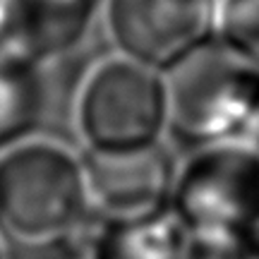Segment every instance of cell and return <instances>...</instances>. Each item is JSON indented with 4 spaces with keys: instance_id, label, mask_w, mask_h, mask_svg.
Here are the masks:
<instances>
[{
    "instance_id": "obj_12",
    "label": "cell",
    "mask_w": 259,
    "mask_h": 259,
    "mask_svg": "<svg viewBox=\"0 0 259 259\" xmlns=\"http://www.w3.org/2000/svg\"><path fill=\"white\" fill-rule=\"evenodd\" d=\"M0 259H8L5 257V250H3V242H0Z\"/></svg>"
},
{
    "instance_id": "obj_10",
    "label": "cell",
    "mask_w": 259,
    "mask_h": 259,
    "mask_svg": "<svg viewBox=\"0 0 259 259\" xmlns=\"http://www.w3.org/2000/svg\"><path fill=\"white\" fill-rule=\"evenodd\" d=\"M213 38L233 58L259 67V0H216Z\"/></svg>"
},
{
    "instance_id": "obj_7",
    "label": "cell",
    "mask_w": 259,
    "mask_h": 259,
    "mask_svg": "<svg viewBox=\"0 0 259 259\" xmlns=\"http://www.w3.org/2000/svg\"><path fill=\"white\" fill-rule=\"evenodd\" d=\"M103 0H3L0 53L46 70L92 34Z\"/></svg>"
},
{
    "instance_id": "obj_1",
    "label": "cell",
    "mask_w": 259,
    "mask_h": 259,
    "mask_svg": "<svg viewBox=\"0 0 259 259\" xmlns=\"http://www.w3.org/2000/svg\"><path fill=\"white\" fill-rule=\"evenodd\" d=\"M92 209L84 161L60 142L29 137L0 154V231L19 245H56Z\"/></svg>"
},
{
    "instance_id": "obj_6",
    "label": "cell",
    "mask_w": 259,
    "mask_h": 259,
    "mask_svg": "<svg viewBox=\"0 0 259 259\" xmlns=\"http://www.w3.org/2000/svg\"><path fill=\"white\" fill-rule=\"evenodd\" d=\"M92 209L103 219H130L168 209L178 163L163 142L135 151L82 156Z\"/></svg>"
},
{
    "instance_id": "obj_13",
    "label": "cell",
    "mask_w": 259,
    "mask_h": 259,
    "mask_svg": "<svg viewBox=\"0 0 259 259\" xmlns=\"http://www.w3.org/2000/svg\"><path fill=\"white\" fill-rule=\"evenodd\" d=\"M0 3H3V0H0Z\"/></svg>"
},
{
    "instance_id": "obj_8",
    "label": "cell",
    "mask_w": 259,
    "mask_h": 259,
    "mask_svg": "<svg viewBox=\"0 0 259 259\" xmlns=\"http://www.w3.org/2000/svg\"><path fill=\"white\" fill-rule=\"evenodd\" d=\"M87 259H190V240L170 209L103 219L84 250Z\"/></svg>"
},
{
    "instance_id": "obj_2",
    "label": "cell",
    "mask_w": 259,
    "mask_h": 259,
    "mask_svg": "<svg viewBox=\"0 0 259 259\" xmlns=\"http://www.w3.org/2000/svg\"><path fill=\"white\" fill-rule=\"evenodd\" d=\"M168 209L192 240L252 245L259 235V147H197L178 163Z\"/></svg>"
},
{
    "instance_id": "obj_5",
    "label": "cell",
    "mask_w": 259,
    "mask_h": 259,
    "mask_svg": "<svg viewBox=\"0 0 259 259\" xmlns=\"http://www.w3.org/2000/svg\"><path fill=\"white\" fill-rule=\"evenodd\" d=\"M216 0H103L115 53L161 74H173L213 38Z\"/></svg>"
},
{
    "instance_id": "obj_4",
    "label": "cell",
    "mask_w": 259,
    "mask_h": 259,
    "mask_svg": "<svg viewBox=\"0 0 259 259\" xmlns=\"http://www.w3.org/2000/svg\"><path fill=\"white\" fill-rule=\"evenodd\" d=\"M170 130L194 147H259V67L231 53H206L168 79Z\"/></svg>"
},
{
    "instance_id": "obj_9",
    "label": "cell",
    "mask_w": 259,
    "mask_h": 259,
    "mask_svg": "<svg viewBox=\"0 0 259 259\" xmlns=\"http://www.w3.org/2000/svg\"><path fill=\"white\" fill-rule=\"evenodd\" d=\"M46 103L44 67L0 53V154L34 137Z\"/></svg>"
},
{
    "instance_id": "obj_3",
    "label": "cell",
    "mask_w": 259,
    "mask_h": 259,
    "mask_svg": "<svg viewBox=\"0 0 259 259\" xmlns=\"http://www.w3.org/2000/svg\"><path fill=\"white\" fill-rule=\"evenodd\" d=\"M74 127L87 151L115 154L154 147L170 130V89L166 74L115 53L84 74Z\"/></svg>"
},
{
    "instance_id": "obj_11",
    "label": "cell",
    "mask_w": 259,
    "mask_h": 259,
    "mask_svg": "<svg viewBox=\"0 0 259 259\" xmlns=\"http://www.w3.org/2000/svg\"><path fill=\"white\" fill-rule=\"evenodd\" d=\"M247 259H259V235L254 238V242H252V247H250V257Z\"/></svg>"
}]
</instances>
